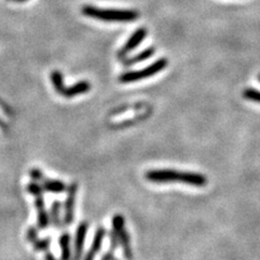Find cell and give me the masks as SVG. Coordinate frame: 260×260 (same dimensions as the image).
Masks as SVG:
<instances>
[{"mask_svg":"<svg viewBox=\"0 0 260 260\" xmlns=\"http://www.w3.org/2000/svg\"><path fill=\"white\" fill-rule=\"evenodd\" d=\"M90 88H91V85L89 81L80 80V81H78V83L72 85L70 87H65L62 94L65 98H74L76 95L88 92L89 90H90Z\"/></svg>","mask_w":260,"mask_h":260,"instance_id":"30bf717a","label":"cell"},{"mask_svg":"<svg viewBox=\"0 0 260 260\" xmlns=\"http://www.w3.org/2000/svg\"><path fill=\"white\" fill-rule=\"evenodd\" d=\"M144 177L153 183H181L195 188H203L207 184V178L201 173L170 168L151 169L145 173Z\"/></svg>","mask_w":260,"mask_h":260,"instance_id":"6da1fadb","label":"cell"},{"mask_svg":"<svg viewBox=\"0 0 260 260\" xmlns=\"http://www.w3.org/2000/svg\"><path fill=\"white\" fill-rule=\"evenodd\" d=\"M78 191V184L73 182L67 189V198L64 202V217L63 222L65 225H71L74 222L75 218V204H76V195Z\"/></svg>","mask_w":260,"mask_h":260,"instance_id":"5b68a950","label":"cell"},{"mask_svg":"<svg viewBox=\"0 0 260 260\" xmlns=\"http://www.w3.org/2000/svg\"><path fill=\"white\" fill-rule=\"evenodd\" d=\"M89 229V223L87 221L80 222L77 226L75 232V240H74V250H73V258L72 260H80L83 256V250L85 245L86 235Z\"/></svg>","mask_w":260,"mask_h":260,"instance_id":"8992f818","label":"cell"},{"mask_svg":"<svg viewBox=\"0 0 260 260\" xmlns=\"http://www.w3.org/2000/svg\"><path fill=\"white\" fill-rule=\"evenodd\" d=\"M52 85L55 89V91L58 92L59 94H62L65 86H64V79H63V74L60 71H53L50 75Z\"/></svg>","mask_w":260,"mask_h":260,"instance_id":"9a60e30c","label":"cell"},{"mask_svg":"<svg viewBox=\"0 0 260 260\" xmlns=\"http://www.w3.org/2000/svg\"><path fill=\"white\" fill-rule=\"evenodd\" d=\"M105 234H107V230H105L103 226L98 228L96 231L94 232V237L91 243V246L88 249L84 260H94L95 256L99 254V251L102 247V243L105 238Z\"/></svg>","mask_w":260,"mask_h":260,"instance_id":"9c48e42d","label":"cell"},{"mask_svg":"<svg viewBox=\"0 0 260 260\" xmlns=\"http://www.w3.org/2000/svg\"><path fill=\"white\" fill-rule=\"evenodd\" d=\"M8 2H10V0H8Z\"/></svg>","mask_w":260,"mask_h":260,"instance_id":"484cf974","label":"cell"},{"mask_svg":"<svg viewBox=\"0 0 260 260\" xmlns=\"http://www.w3.org/2000/svg\"><path fill=\"white\" fill-rule=\"evenodd\" d=\"M44 259H45V260H56L55 256H54V255L51 253V251H49V250L45 251V256H44Z\"/></svg>","mask_w":260,"mask_h":260,"instance_id":"603a6c76","label":"cell"},{"mask_svg":"<svg viewBox=\"0 0 260 260\" xmlns=\"http://www.w3.org/2000/svg\"><path fill=\"white\" fill-rule=\"evenodd\" d=\"M81 12L89 18L105 22H133L139 16V13L135 10L100 9L93 6H84Z\"/></svg>","mask_w":260,"mask_h":260,"instance_id":"7a4b0ae2","label":"cell"},{"mask_svg":"<svg viewBox=\"0 0 260 260\" xmlns=\"http://www.w3.org/2000/svg\"><path fill=\"white\" fill-rule=\"evenodd\" d=\"M61 203L59 201H55L52 203L50 208V223L55 228V229H60L62 226V218H61Z\"/></svg>","mask_w":260,"mask_h":260,"instance_id":"5bb4252c","label":"cell"},{"mask_svg":"<svg viewBox=\"0 0 260 260\" xmlns=\"http://www.w3.org/2000/svg\"><path fill=\"white\" fill-rule=\"evenodd\" d=\"M167 65H168V60L166 58H161L152 63L148 68H144L140 71H133V72L125 73V74L119 76L118 80L123 84L135 83V81H139V80L156 75L157 73L166 69Z\"/></svg>","mask_w":260,"mask_h":260,"instance_id":"3957f363","label":"cell"},{"mask_svg":"<svg viewBox=\"0 0 260 260\" xmlns=\"http://www.w3.org/2000/svg\"><path fill=\"white\" fill-rule=\"evenodd\" d=\"M101 260H114V251L109 249L107 254H104Z\"/></svg>","mask_w":260,"mask_h":260,"instance_id":"7402d4cb","label":"cell"},{"mask_svg":"<svg viewBox=\"0 0 260 260\" xmlns=\"http://www.w3.org/2000/svg\"><path fill=\"white\" fill-rule=\"evenodd\" d=\"M26 191H27L30 195H32V197H34V198L39 197V195H43L44 192H45L42 183L36 182V181L29 182V183L27 184V186H26Z\"/></svg>","mask_w":260,"mask_h":260,"instance_id":"2e32d148","label":"cell"},{"mask_svg":"<svg viewBox=\"0 0 260 260\" xmlns=\"http://www.w3.org/2000/svg\"><path fill=\"white\" fill-rule=\"evenodd\" d=\"M29 177L31 179V181L42 182L43 179L45 178V175L39 168H32L29 170Z\"/></svg>","mask_w":260,"mask_h":260,"instance_id":"ffe728a7","label":"cell"},{"mask_svg":"<svg viewBox=\"0 0 260 260\" xmlns=\"http://www.w3.org/2000/svg\"><path fill=\"white\" fill-rule=\"evenodd\" d=\"M14 2H16V3H25V2H27V0H14Z\"/></svg>","mask_w":260,"mask_h":260,"instance_id":"cb8c5ba5","label":"cell"},{"mask_svg":"<svg viewBox=\"0 0 260 260\" xmlns=\"http://www.w3.org/2000/svg\"><path fill=\"white\" fill-rule=\"evenodd\" d=\"M59 244L61 248L60 260H72L73 253L71 248V234L69 232H64L63 234H61Z\"/></svg>","mask_w":260,"mask_h":260,"instance_id":"7c38bea8","label":"cell"},{"mask_svg":"<svg viewBox=\"0 0 260 260\" xmlns=\"http://www.w3.org/2000/svg\"><path fill=\"white\" fill-rule=\"evenodd\" d=\"M258 80H259V83H260V75H258Z\"/></svg>","mask_w":260,"mask_h":260,"instance_id":"d4e9b609","label":"cell"},{"mask_svg":"<svg viewBox=\"0 0 260 260\" xmlns=\"http://www.w3.org/2000/svg\"><path fill=\"white\" fill-rule=\"evenodd\" d=\"M112 230L117 234L119 240V245L123 248L124 257L126 260H133V247H132V240L130 235L128 234L126 226H125V219L123 215H115L112 219Z\"/></svg>","mask_w":260,"mask_h":260,"instance_id":"277c9868","label":"cell"},{"mask_svg":"<svg viewBox=\"0 0 260 260\" xmlns=\"http://www.w3.org/2000/svg\"><path fill=\"white\" fill-rule=\"evenodd\" d=\"M51 240L50 238H45L42 240H36L34 243H32V248L36 251H47L49 250V247H50Z\"/></svg>","mask_w":260,"mask_h":260,"instance_id":"e0dca14e","label":"cell"},{"mask_svg":"<svg viewBox=\"0 0 260 260\" xmlns=\"http://www.w3.org/2000/svg\"><path fill=\"white\" fill-rule=\"evenodd\" d=\"M146 34H148V30H146V28H144V27L138 28L134 32V34L129 37V39L127 40L126 44L124 45V47L118 51V53H117L118 58L124 59L129 52H132L134 49H136L138 46H139L143 42V39L145 38Z\"/></svg>","mask_w":260,"mask_h":260,"instance_id":"52a82bcc","label":"cell"},{"mask_svg":"<svg viewBox=\"0 0 260 260\" xmlns=\"http://www.w3.org/2000/svg\"><path fill=\"white\" fill-rule=\"evenodd\" d=\"M154 52H155V49H154L153 47H150L148 49H145V50L136 54L135 56H133V58L124 60L123 64L125 65V67H132V65H135L137 63H140V62H143L145 60L150 59L151 56L154 54Z\"/></svg>","mask_w":260,"mask_h":260,"instance_id":"4fadbf2b","label":"cell"},{"mask_svg":"<svg viewBox=\"0 0 260 260\" xmlns=\"http://www.w3.org/2000/svg\"><path fill=\"white\" fill-rule=\"evenodd\" d=\"M114 260H117V259H114Z\"/></svg>","mask_w":260,"mask_h":260,"instance_id":"4316f807","label":"cell"},{"mask_svg":"<svg viewBox=\"0 0 260 260\" xmlns=\"http://www.w3.org/2000/svg\"><path fill=\"white\" fill-rule=\"evenodd\" d=\"M118 245H119V240H118L117 234L112 230L110 232V249L115 251V249L118 247Z\"/></svg>","mask_w":260,"mask_h":260,"instance_id":"44dd1931","label":"cell"},{"mask_svg":"<svg viewBox=\"0 0 260 260\" xmlns=\"http://www.w3.org/2000/svg\"><path fill=\"white\" fill-rule=\"evenodd\" d=\"M40 183H42L44 190L49 193L60 194L65 192L68 189L67 184H65L62 180H58V179H48L45 177Z\"/></svg>","mask_w":260,"mask_h":260,"instance_id":"8fae6325","label":"cell"},{"mask_svg":"<svg viewBox=\"0 0 260 260\" xmlns=\"http://www.w3.org/2000/svg\"><path fill=\"white\" fill-rule=\"evenodd\" d=\"M243 96L248 101L260 103V91L253 88H247L243 91Z\"/></svg>","mask_w":260,"mask_h":260,"instance_id":"ac0fdd59","label":"cell"},{"mask_svg":"<svg viewBox=\"0 0 260 260\" xmlns=\"http://www.w3.org/2000/svg\"><path fill=\"white\" fill-rule=\"evenodd\" d=\"M38 226H35V225H31L29 226L27 231H26V240L29 242V243H34L36 240H38Z\"/></svg>","mask_w":260,"mask_h":260,"instance_id":"d6986e66","label":"cell"},{"mask_svg":"<svg viewBox=\"0 0 260 260\" xmlns=\"http://www.w3.org/2000/svg\"><path fill=\"white\" fill-rule=\"evenodd\" d=\"M34 205L37 211V226L40 230H46L50 225V216H49V213L47 211L43 195L35 198Z\"/></svg>","mask_w":260,"mask_h":260,"instance_id":"ba28073f","label":"cell"}]
</instances>
